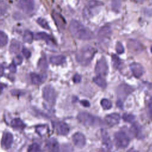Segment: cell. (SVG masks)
<instances>
[{
  "instance_id": "obj_24",
  "label": "cell",
  "mask_w": 152,
  "mask_h": 152,
  "mask_svg": "<svg viewBox=\"0 0 152 152\" xmlns=\"http://www.w3.org/2000/svg\"><path fill=\"white\" fill-rule=\"evenodd\" d=\"M11 125L14 128L20 129H23L26 126L24 123L20 118L13 119L11 122Z\"/></svg>"
},
{
  "instance_id": "obj_16",
  "label": "cell",
  "mask_w": 152,
  "mask_h": 152,
  "mask_svg": "<svg viewBox=\"0 0 152 152\" xmlns=\"http://www.w3.org/2000/svg\"><path fill=\"white\" fill-rule=\"evenodd\" d=\"M52 16L57 27L59 29H64L66 25V21L64 18L60 14L56 12V11H53L52 12Z\"/></svg>"
},
{
  "instance_id": "obj_13",
  "label": "cell",
  "mask_w": 152,
  "mask_h": 152,
  "mask_svg": "<svg viewBox=\"0 0 152 152\" xmlns=\"http://www.w3.org/2000/svg\"><path fill=\"white\" fill-rule=\"evenodd\" d=\"M54 126L58 134L61 135H65L69 131L68 125L63 122H57L54 123Z\"/></svg>"
},
{
  "instance_id": "obj_8",
  "label": "cell",
  "mask_w": 152,
  "mask_h": 152,
  "mask_svg": "<svg viewBox=\"0 0 152 152\" xmlns=\"http://www.w3.org/2000/svg\"><path fill=\"white\" fill-rule=\"evenodd\" d=\"M109 68L107 63L104 58H102L99 59L96 65L95 66V72L97 75H106L108 73Z\"/></svg>"
},
{
  "instance_id": "obj_46",
  "label": "cell",
  "mask_w": 152,
  "mask_h": 152,
  "mask_svg": "<svg viewBox=\"0 0 152 152\" xmlns=\"http://www.w3.org/2000/svg\"><path fill=\"white\" fill-rule=\"evenodd\" d=\"M100 152H110V151H106V150H103V151H100Z\"/></svg>"
},
{
  "instance_id": "obj_4",
  "label": "cell",
  "mask_w": 152,
  "mask_h": 152,
  "mask_svg": "<svg viewBox=\"0 0 152 152\" xmlns=\"http://www.w3.org/2000/svg\"><path fill=\"white\" fill-rule=\"evenodd\" d=\"M129 138L123 131H119L114 135V142L118 148H125L129 144Z\"/></svg>"
},
{
  "instance_id": "obj_7",
  "label": "cell",
  "mask_w": 152,
  "mask_h": 152,
  "mask_svg": "<svg viewBox=\"0 0 152 152\" xmlns=\"http://www.w3.org/2000/svg\"><path fill=\"white\" fill-rule=\"evenodd\" d=\"M133 88L130 86L126 84H120L116 90L117 96L119 99L118 100L122 102V100L125 99L126 97L132 92Z\"/></svg>"
},
{
  "instance_id": "obj_35",
  "label": "cell",
  "mask_w": 152,
  "mask_h": 152,
  "mask_svg": "<svg viewBox=\"0 0 152 152\" xmlns=\"http://www.w3.org/2000/svg\"><path fill=\"white\" fill-rule=\"evenodd\" d=\"M121 0H113L112 3V7L113 10L115 11H118L121 7Z\"/></svg>"
},
{
  "instance_id": "obj_47",
  "label": "cell",
  "mask_w": 152,
  "mask_h": 152,
  "mask_svg": "<svg viewBox=\"0 0 152 152\" xmlns=\"http://www.w3.org/2000/svg\"><path fill=\"white\" fill-rule=\"evenodd\" d=\"M150 51H151V52L152 53V46H151V48H150Z\"/></svg>"
},
{
  "instance_id": "obj_38",
  "label": "cell",
  "mask_w": 152,
  "mask_h": 152,
  "mask_svg": "<svg viewBox=\"0 0 152 152\" xmlns=\"http://www.w3.org/2000/svg\"><path fill=\"white\" fill-rule=\"evenodd\" d=\"M22 53L23 54V55L24 56V57L27 59H28L30 56H31V52H30V50L26 48H23L22 49Z\"/></svg>"
},
{
  "instance_id": "obj_2",
  "label": "cell",
  "mask_w": 152,
  "mask_h": 152,
  "mask_svg": "<svg viewBox=\"0 0 152 152\" xmlns=\"http://www.w3.org/2000/svg\"><path fill=\"white\" fill-rule=\"evenodd\" d=\"M96 50L90 45H87L81 48L76 54L77 62L83 66L88 65L92 61Z\"/></svg>"
},
{
  "instance_id": "obj_32",
  "label": "cell",
  "mask_w": 152,
  "mask_h": 152,
  "mask_svg": "<svg viewBox=\"0 0 152 152\" xmlns=\"http://www.w3.org/2000/svg\"><path fill=\"white\" fill-rule=\"evenodd\" d=\"M37 23L43 28L46 30H49L50 27L48 23V22L42 18H38L37 20Z\"/></svg>"
},
{
  "instance_id": "obj_11",
  "label": "cell",
  "mask_w": 152,
  "mask_h": 152,
  "mask_svg": "<svg viewBox=\"0 0 152 152\" xmlns=\"http://www.w3.org/2000/svg\"><path fill=\"white\" fill-rule=\"evenodd\" d=\"M129 68H130V69H131L133 75L135 78H138L141 77L144 74V68L139 63H137V62L132 63L129 65Z\"/></svg>"
},
{
  "instance_id": "obj_34",
  "label": "cell",
  "mask_w": 152,
  "mask_h": 152,
  "mask_svg": "<svg viewBox=\"0 0 152 152\" xmlns=\"http://www.w3.org/2000/svg\"><path fill=\"white\" fill-rule=\"evenodd\" d=\"M27 152H41L40 147L37 144L33 143L28 147Z\"/></svg>"
},
{
  "instance_id": "obj_44",
  "label": "cell",
  "mask_w": 152,
  "mask_h": 152,
  "mask_svg": "<svg viewBox=\"0 0 152 152\" xmlns=\"http://www.w3.org/2000/svg\"><path fill=\"white\" fill-rule=\"evenodd\" d=\"M3 89H4L3 85L0 83V94L2 93V91H3Z\"/></svg>"
},
{
  "instance_id": "obj_37",
  "label": "cell",
  "mask_w": 152,
  "mask_h": 152,
  "mask_svg": "<svg viewBox=\"0 0 152 152\" xmlns=\"http://www.w3.org/2000/svg\"><path fill=\"white\" fill-rule=\"evenodd\" d=\"M23 62V58L20 55H17L14 58L13 62L14 64L17 65H20Z\"/></svg>"
},
{
  "instance_id": "obj_31",
  "label": "cell",
  "mask_w": 152,
  "mask_h": 152,
  "mask_svg": "<svg viewBox=\"0 0 152 152\" xmlns=\"http://www.w3.org/2000/svg\"><path fill=\"white\" fill-rule=\"evenodd\" d=\"M112 62L113 66L115 68H119L121 65L120 58H119V56H118L115 54H113L112 56Z\"/></svg>"
},
{
  "instance_id": "obj_25",
  "label": "cell",
  "mask_w": 152,
  "mask_h": 152,
  "mask_svg": "<svg viewBox=\"0 0 152 152\" xmlns=\"http://www.w3.org/2000/svg\"><path fill=\"white\" fill-rule=\"evenodd\" d=\"M21 48V45L20 42L17 40H13L10 46V51L12 53H18Z\"/></svg>"
},
{
  "instance_id": "obj_5",
  "label": "cell",
  "mask_w": 152,
  "mask_h": 152,
  "mask_svg": "<svg viewBox=\"0 0 152 152\" xmlns=\"http://www.w3.org/2000/svg\"><path fill=\"white\" fill-rule=\"evenodd\" d=\"M42 96L45 100L50 104L53 105L56 102V93L53 87L50 85H47L43 88Z\"/></svg>"
},
{
  "instance_id": "obj_27",
  "label": "cell",
  "mask_w": 152,
  "mask_h": 152,
  "mask_svg": "<svg viewBox=\"0 0 152 152\" xmlns=\"http://www.w3.org/2000/svg\"><path fill=\"white\" fill-rule=\"evenodd\" d=\"M34 38V36L33 33L28 30H27L24 32L23 36V40L25 43H30L33 42Z\"/></svg>"
},
{
  "instance_id": "obj_10",
  "label": "cell",
  "mask_w": 152,
  "mask_h": 152,
  "mask_svg": "<svg viewBox=\"0 0 152 152\" xmlns=\"http://www.w3.org/2000/svg\"><path fill=\"white\" fill-rule=\"evenodd\" d=\"M127 46L129 50L132 53H139L142 51V45L137 40L134 39H130L128 41Z\"/></svg>"
},
{
  "instance_id": "obj_33",
  "label": "cell",
  "mask_w": 152,
  "mask_h": 152,
  "mask_svg": "<svg viewBox=\"0 0 152 152\" xmlns=\"http://www.w3.org/2000/svg\"><path fill=\"white\" fill-rule=\"evenodd\" d=\"M122 119L124 121L129 123H133L135 121V116L132 114L124 113L122 116Z\"/></svg>"
},
{
  "instance_id": "obj_20",
  "label": "cell",
  "mask_w": 152,
  "mask_h": 152,
  "mask_svg": "<svg viewBox=\"0 0 152 152\" xmlns=\"http://www.w3.org/2000/svg\"><path fill=\"white\" fill-rule=\"evenodd\" d=\"M65 59L66 58L64 55H55L50 58V62L56 65H62L65 62Z\"/></svg>"
},
{
  "instance_id": "obj_12",
  "label": "cell",
  "mask_w": 152,
  "mask_h": 152,
  "mask_svg": "<svg viewBox=\"0 0 152 152\" xmlns=\"http://www.w3.org/2000/svg\"><path fill=\"white\" fill-rule=\"evenodd\" d=\"M120 115L117 113H113L106 116L104 121L106 124L109 126H113L117 125L120 121Z\"/></svg>"
},
{
  "instance_id": "obj_18",
  "label": "cell",
  "mask_w": 152,
  "mask_h": 152,
  "mask_svg": "<svg viewBox=\"0 0 152 152\" xmlns=\"http://www.w3.org/2000/svg\"><path fill=\"white\" fill-rule=\"evenodd\" d=\"M112 33V29L110 26H103L98 31V36L101 39L109 37Z\"/></svg>"
},
{
  "instance_id": "obj_29",
  "label": "cell",
  "mask_w": 152,
  "mask_h": 152,
  "mask_svg": "<svg viewBox=\"0 0 152 152\" xmlns=\"http://www.w3.org/2000/svg\"><path fill=\"white\" fill-rule=\"evenodd\" d=\"M37 66L40 69L44 70V71L46 70L48 68V62L46 58L45 57L41 58L38 62Z\"/></svg>"
},
{
  "instance_id": "obj_26",
  "label": "cell",
  "mask_w": 152,
  "mask_h": 152,
  "mask_svg": "<svg viewBox=\"0 0 152 152\" xmlns=\"http://www.w3.org/2000/svg\"><path fill=\"white\" fill-rule=\"evenodd\" d=\"M30 78L33 84L39 85L42 82V77L38 74L32 72L30 74Z\"/></svg>"
},
{
  "instance_id": "obj_36",
  "label": "cell",
  "mask_w": 152,
  "mask_h": 152,
  "mask_svg": "<svg viewBox=\"0 0 152 152\" xmlns=\"http://www.w3.org/2000/svg\"><path fill=\"white\" fill-rule=\"evenodd\" d=\"M116 51L118 54H122L124 52V48L121 42H118L116 45Z\"/></svg>"
},
{
  "instance_id": "obj_14",
  "label": "cell",
  "mask_w": 152,
  "mask_h": 152,
  "mask_svg": "<svg viewBox=\"0 0 152 152\" xmlns=\"http://www.w3.org/2000/svg\"><path fill=\"white\" fill-rule=\"evenodd\" d=\"M72 141L74 144L79 148H83L86 145L85 136L80 132H76L73 135Z\"/></svg>"
},
{
  "instance_id": "obj_22",
  "label": "cell",
  "mask_w": 152,
  "mask_h": 152,
  "mask_svg": "<svg viewBox=\"0 0 152 152\" xmlns=\"http://www.w3.org/2000/svg\"><path fill=\"white\" fill-rule=\"evenodd\" d=\"M130 133L135 137L139 138L141 137V128L140 126L137 124H134L129 129Z\"/></svg>"
},
{
  "instance_id": "obj_1",
  "label": "cell",
  "mask_w": 152,
  "mask_h": 152,
  "mask_svg": "<svg viewBox=\"0 0 152 152\" xmlns=\"http://www.w3.org/2000/svg\"><path fill=\"white\" fill-rule=\"evenodd\" d=\"M69 29L74 37L80 40H90L94 37L93 33L88 28L76 20L71 21Z\"/></svg>"
},
{
  "instance_id": "obj_28",
  "label": "cell",
  "mask_w": 152,
  "mask_h": 152,
  "mask_svg": "<svg viewBox=\"0 0 152 152\" xmlns=\"http://www.w3.org/2000/svg\"><path fill=\"white\" fill-rule=\"evenodd\" d=\"M8 38L5 33L0 30V47L5 46L8 43Z\"/></svg>"
},
{
  "instance_id": "obj_6",
  "label": "cell",
  "mask_w": 152,
  "mask_h": 152,
  "mask_svg": "<svg viewBox=\"0 0 152 152\" xmlns=\"http://www.w3.org/2000/svg\"><path fill=\"white\" fill-rule=\"evenodd\" d=\"M102 5V3L98 0H90L83 10V14L85 17L89 18L93 15L96 9Z\"/></svg>"
},
{
  "instance_id": "obj_15",
  "label": "cell",
  "mask_w": 152,
  "mask_h": 152,
  "mask_svg": "<svg viewBox=\"0 0 152 152\" xmlns=\"http://www.w3.org/2000/svg\"><path fill=\"white\" fill-rule=\"evenodd\" d=\"M13 142V136L10 132L4 134L1 140V145L5 149H8L12 145Z\"/></svg>"
},
{
  "instance_id": "obj_42",
  "label": "cell",
  "mask_w": 152,
  "mask_h": 152,
  "mask_svg": "<svg viewBox=\"0 0 152 152\" xmlns=\"http://www.w3.org/2000/svg\"><path fill=\"white\" fill-rule=\"evenodd\" d=\"M80 103L84 107H89L90 105L89 102L88 100H83L80 101Z\"/></svg>"
},
{
  "instance_id": "obj_43",
  "label": "cell",
  "mask_w": 152,
  "mask_h": 152,
  "mask_svg": "<svg viewBox=\"0 0 152 152\" xmlns=\"http://www.w3.org/2000/svg\"><path fill=\"white\" fill-rule=\"evenodd\" d=\"M4 74V66L1 65H0V78L3 76Z\"/></svg>"
},
{
  "instance_id": "obj_19",
  "label": "cell",
  "mask_w": 152,
  "mask_h": 152,
  "mask_svg": "<svg viewBox=\"0 0 152 152\" xmlns=\"http://www.w3.org/2000/svg\"><path fill=\"white\" fill-rule=\"evenodd\" d=\"M102 133V141L103 144L108 148H111L112 146V143L110 138L109 135L108 134V132L104 130V129H102L101 131Z\"/></svg>"
},
{
  "instance_id": "obj_21",
  "label": "cell",
  "mask_w": 152,
  "mask_h": 152,
  "mask_svg": "<svg viewBox=\"0 0 152 152\" xmlns=\"http://www.w3.org/2000/svg\"><path fill=\"white\" fill-rule=\"evenodd\" d=\"M93 81L96 85L102 88H105L107 86V82L105 78L102 75H97L93 78Z\"/></svg>"
},
{
  "instance_id": "obj_23",
  "label": "cell",
  "mask_w": 152,
  "mask_h": 152,
  "mask_svg": "<svg viewBox=\"0 0 152 152\" xmlns=\"http://www.w3.org/2000/svg\"><path fill=\"white\" fill-rule=\"evenodd\" d=\"M36 40H44L47 43H50L53 42V39L51 36L45 32H38L34 36Z\"/></svg>"
},
{
  "instance_id": "obj_45",
  "label": "cell",
  "mask_w": 152,
  "mask_h": 152,
  "mask_svg": "<svg viewBox=\"0 0 152 152\" xmlns=\"http://www.w3.org/2000/svg\"><path fill=\"white\" fill-rule=\"evenodd\" d=\"M127 152H138L137 151L134 150V149H129V150H128Z\"/></svg>"
},
{
  "instance_id": "obj_40",
  "label": "cell",
  "mask_w": 152,
  "mask_h": 152,
  "mask_svg": "<svg viewBox=\"0 0 152 152\" xmlns=\"http://www.w3.org/2000/svg\"><path fill=\"white\" fill-rule=\"evenodd\" d=\"M8 69H9V70L10 71V72H12V73H15V72H16V71H17L16 65H15L14 63H12V64H11L10 65V66H9V67H8Z\"/></svg>"
},
{
  "instance_id": "obj_30",
  "label": "cell",
  "mask_w": 152,
  "mask_h": 152,
  "mask_svg": "<svg viewBox=\"0 0 152 152\" xmlns=\"http://www.w3.org/2000/svg\"><path fill=\"white\" fill-rule=\"evenodd\" d=\"M100 104L103 109L104 110H109L112 106V102L107 99H103L100 102Z\"/></svg>"
},
{
  "instance_id": "obj_39",
  "label": "cell",
  "mask_w": 152,
  "mask_h": 152,
  "mask_svg": "<svg viewBox=\"0 0 152 152\" xmlns=\"http://www.w3.org/2000/svg\"><path fill=\"white\" fill-rule=\"evenodd\" d=\"M148 110L149 115L152 119V97L150 98L148 103Z\"/></svg>"
},
{
  "instance_id": "obj_9",
  "label": "cell",
  "mask_w": 152,
  "mask_h": 152,
  "mask_svg": "<svg viewBox=\"0 0 152 152\" xmlns=\"http://www.w3.org/2000/svg\"><path fill=\"white\" fill-rule=\"evenodd\" d=\"M19 8L24 12L31 13L34 8V0H18Z\"/></svg>"
},
{
  "instance_id": "obj_41",
  "label": "cell",
  "mask_w": 152,
  "mask_h": 152,
  "mask_svg": "<svg viewBox=\"0 0 152 152\" xmlns=\"http://www.w3.org/2000/svg\"><path fill=\"white\" fill-rule=\"evenodd\" d=\"M73 81L75 83H78L81 81V76L77 74H76L75 75H74V76L73 77Z\"/></svg>"
},
{
  "instance_id": "obj_17",
  "label": "cell",
  "mask_w": 152,
  "mask_h": 152,
  "mask_svg": "<svg viewBox=\"0 0 152 152\" xmlns=\"http://www.w3.org/2000/svg\"><path fill=\"white\" fill-rule=\"evenodd\" d=\"M47 147L50 152H59V144L53 138H51L48 140Z\"/></svg>"
},
{
  "instance_id": "obj_3",
  "label": "cell",
  "mask_w": 152,
  "mask_h": 152,
  "mask_svg": "<svg viewBox=\"0 0 152 152\" xmlns=\"http://www.w3.org/2000/svg\"><path fill=\"white\" fill-rule=\"evenodd\" d=\"M77 119L83 124L86 126H96L99 125V118L87 113L81 112L77 115Z\"/></svg>"
}]
</instances>
